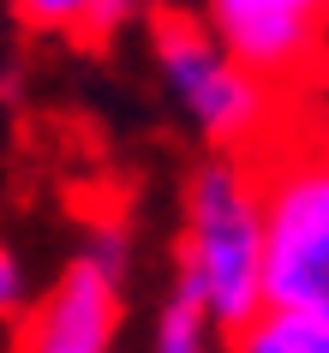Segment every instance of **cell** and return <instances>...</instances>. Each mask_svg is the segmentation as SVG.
<instances>
[{
  "instance_id": "9",
  "label": "cell",
  "mask_w": 329,
  "mask_h": 353,
  "mask_svg": "<svg viewBox=\"0 0 329 353\" xmlns=\"http://www.w3.org/2000/svg\"><path fill=\"white\" fill-rule=\"evenodd\" d=\"M30 305H37V276H30V263H24L19 245L0 240V330L19 335V323L30 317Z\"/></svg>"
},
{
  "instance_id": "6",
  "label": "cell",
  "mask_w": 329,
  "mask_h": 353,
  "mask_svg": "<svg viewBox=\"0 0 329 353\" xmlns=\"http://www.w3.org/2000/svg\"><path fill=\"white\" fill-rule=\"evenodd\" d=\"M30 37L48 42H108L126 24H144L168 0H6Z\"/></svg>"
},
{
  "instance_id": "3",
  "label": "cell",
  "mask_w": 329,
  "mask_h": 353,
  "mask_svg": "<svg viewBox=\"0 0 329 353\" xmlns=\"http://www.w3.org/2000/svg\"><path fill=\"white\" fill-rule=\"evenodd\" d=\"M263 168V305L311 312L329 323V132L293 114Z\"/></svg>"
},
{
  "instance_id": "1",
  "label": "cell",
  "mask_w": 329,
  "mask_h": 353,
  "mask_svg": "<svg viewBox=\"0 0 329 353\" xmlns=\"http://www.w3.org/2000/svg\"><path fill=\"white\" fill-rule=\"evenodd\" d=\"M144 37H150L156 90L174 108V120L198 138V150L257 156L293 120V90L246 66L198 6H180V0L156 6L144 19Z\"/></svg>"
},
{
  "instance_id": "4",
  "label": "cell",
  "mask_w": 329,
  "mask_h": 353,
  "mask_svg": "<svg viewBox=\"0 0 329 353\" xmlns=\"http://www.w3.org/2000/svg\"><path fill=\"white\" fill-rule=\"evenodd\" d=\"M132 270H138V245L132 228L96 222L78 252L60 263V276L48 281L19 323V347L30 353H108L120 347L132 317Z\"/></svg>"
},
{
  "instance_id": "5",
  "label": "cell",
  "mask_w": 329,
  "mask_h": 353,
  "mask_svg": "<svg viewBox=\"0 0 329 353\" xmlns=\"http://www.w3.org/2000/svg\"><path fill=\"white\" fill-rule=\"evenodd\" d=\"M246 66L306 96L329 60V0H192Z\"/></svg>"
},
{
  "instance_id": "2",
  "label": "cell",
  "mask_w": 329,
  "mask_h": 353,
  "mask_svg": "<svg viewBox=\"0 0 329 353\" xmlns=\"http://www.w3.org/2000/svg\"><path fill=\"white\" fill-rule=\"evenodd\" d=\"M263 168L257 156L203 150V162L180 186V228H174V276L198 294L216 323L234 335L263 312Z\"/></svg>"
},
{
  "instance_id": "8",
  "label": "cell",
  "mask_w": 329,
  "mask_h": 353,
  "mask_svg": "<svg viewBox=\"0 0 329 353\" xmlns=\"http://www.w3.org/2000/svg\"><path fill=\"white\" fill-rule=\"evenodd\" d=\"M239 353H329V323L311 312H288V305H263V312L234 335Z\"/></svg>"
},
{
  "instance_id": "7",
  "label": "cell",
  "mask_w": 329,
  "mask_h": 353,
  "mask_svg": "<svg viewBox=\"0 0 329 353\" xmlns=\"http://www.w3.org/2000/svg\"><path fill=\"white\" fill-rule=\"evenodd\" d=\"M144 341L156 353H210V347H228V330L216 323V312L198 294H186L180 281H168L162 299L150 305Z\"/></svg>"
}]
</instances>
